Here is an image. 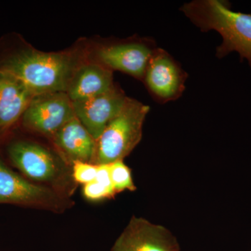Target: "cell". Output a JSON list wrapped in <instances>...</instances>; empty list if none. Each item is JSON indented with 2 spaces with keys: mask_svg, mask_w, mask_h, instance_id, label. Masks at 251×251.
Wrapping results in <instances>:
<instances>
[{
  "mask_svg": "<svg viewBox=\"0 0 251 251\" xmlns=\"http://www.w3.org/2000/svg\"><path fill=\"white\" fill-rule=\"evenodd\" d=\"M87 61L78 50L43 52L34 48L17 50L0 60V70L23 81L36 95L67 92L77 69Z\"/></svg>",
  "mask_w": 251,
  "mask_h": 251,
  "instance_id": "cell-1",
  "label": "cell"
},
{
  "mask_svg": "<svg viewBox=\"0 0 251 251\" xmlns=\"http://www.w3.org/2000/svg\"><path fill=\"white\" fill-rule=\"evenodd\" d=\"M180 11L201 31L214 30L221 36L222 43L216 48L218 58L236 52L251 69V14L234 11L224 0H194L185 3Z\"/></svg>",
  "mask_w": 251,
  "mask_h": 251,
  "instance_id": "cell-2",
  "label": "cell"
},
{
  "mask_svg": "<svg viewBox=\"0 0 251 251\" xmlns=\"http://www.w3.org/2000/svg\"><path fill=\"white\" fill-rule=\"evenodd\" d=\"M150 110L148 105L128 97L97 140L93 163L110 164L128 156L142 139L144 122Z\"/></svg>",
  "mask_w": 251,
  "mask_h": 251,
  "instance_id": "cell-3",
  "label": "cell"
},
{
  "mask_svg": "<svg viewBox=\"0 0 251 251\" xmlns=\"http://www.w3.org/2000/svg\"><path fill=\"white\" fill-rule=\"evenodd\" d=\"M156 42L150 38H133L100 46L96 50V62L113 71L128 74L141 81Z\"/></svg>",
  "mask_w": 251,
  "mask_h": 251,
  "instance_id": "cell-4",
  "label": "cell"
},
{
  "mask_svg": "<svg viewBox=\"0 0 251 251\" xmlns=\"http://www.w3.org/2000/svg\"><path fill=\"white\" fill-rule=\"evenodd\" d=\"M187 73L164 49L157 48L147 67L143 82L153 100L165 104L179 99L186 89Z\"/></svg>",
  "mask_w": 251,
  "mask_h": 251,
  "instance_id": "cell-5",
  "label": "cell"
},
{
  "mask_svg": "<svg viewBox=\"0 0 251 251\" xmlns=\"http://www.w3.org/2000/svg\"><path fill=\"white\" fill-rule=\"evenodd\" d=\"M74 116L67 92H49L35 95L21 120L27 129L52 138Z\"/></svg>",
  "mask_w": 251,
  "mask_h": 251,
  "instance_id": "cell-6",
  "label": "cell"
},
{
  "mask_svg": "<svg viewBox=\"0 0 251 251\" xmlns=\"http://www.w3.org/2000/svg\"><path fill=\"white\" fill-rule=\"evenodd\" d=\"M110 251H180L179 242L164 226L133 216Z\"/></svg>",
  "mask_w": 251,
  "mask_h": 251,
  "instance_id": "cell-7",
  "label": "cell"
},
{
  "mask_svg": "<svg viewBox=\"0 0 251 251\" xmlns=\"http://www.w3.org/2000/svg\"><path fill=\"white\" fill-rule=\"evenodd\" d=\"M60 209L62 200L52 190L31 183L0 159V204Z\"/></svg>",
  "mask_w": 251,
  "mask_h": 251,
  "instance_id": "cell-8",
  "label": "cell"
},
{
  "mask_svg": "<svg viewBox=\"0 0 251 251\" xmlns=\"http://www.w3.org/2000/svg\"><path fill=\"white\" fill-rule=\"evenodd\" d=\"M7 152L12 164L29 179L50 182L60 174L55 156L39 144L18 140L9 145Z\"/></svg>",
  "mask_w": 251,
  "mask_h": 251,
  "instance_id": "cell-9",
  "label": "cell"
},
{
  "mask_svg": "<svg viewBox=\"0 0 251 251\" xmlns=\"http://www.w3.org/2000/svg\"><path fill=\"white\" fill-rule=\"evenodd\" d=\"M127 98L124 91L115 84L103 94L73 105L75 117L97 141L105 127L123 108Z\"/></svg>",
  "mask_w": 251,
  "mask_h": 251,
  "instance_id": "cell-10",
  "label": "cell"
},
{
  "mask_svg": "<svg viewBox=\"0 0 251 251\" xmlns=\"http://www.w3.org/2000/svg\"><path fill=\"white\" fill-rule=\"evenodd\" d=\"M35 95L23 81L0 70V135L22 119Z\"/></svg>",
  "mask_w": 251,
  "mask_h": 251,
  "instance_id": "cell-11",
  "label": "cell"
},
{
  "mask_svg": "<svg viewBox=\"0 0 251 251\" xmlns=\"http://www.w3.org/2000/svg\"><path fill=\"white\" fill-rule=\"evenodd\" d=\"M114 85L113 72L96 61H86L75 72L67 94L75 103L103 94Z\"/></svg>",
  "mask_w": 251,
  "mask_h": 251,
  "instance_id": "cell-12",
  "label": "cell"
},
{
  "mask_svg": "<svg viewBox=\"0 0 251 251\" xmlns=\"http://www.w3.org/2000/svg\"><path fill=\"white\" fill-rule=\"evenodd\" d=\"M52 139L56 147L73 163H93L97 141L75 115L63 126Z\"/></svg>",
  "mask_w": 251,
  "mask_h": 251,
  "instance_id": "cell-13",
  "label": "cell"
},
{
  "mask_svg": "<svg viewBox=\"0 0 251 251\" xmlns=\"http://www.w3.org/2000/svg\"><path fill=\"white\" fill-rule=\"evenodd\" d=\"M110 176L115 193L125 191H135L136 186L132 177L130 168L124 163L118 161L109 164Z\"/></svg>",
  "mask_w": 251,
  "mask_h": 251,
  "instance_id": "cell-14",
  "label": "cell"
},
{
  "mask_svg": "<svg viewBox=\"0 0 251 251\" xmlns=\"http://www.w3.org/2000/svg\"><path fill=\"white\" fill-rule=\"evenodd\" d=\"M98 166L89 162L75 161L73 163V177L79 184L85 185L96 179Z\"/></svg>",
  "mask_w": 251,
  "mask_h": 251,
  "instance_id": "cell-15",
  "label": "cell"
},
{
  "mask_svg": "<svg viewBox=\"0 0 251 251\" xmlns=\"http://www.w3.org/2000/svg\"><path fill=\"white\" fill-rule=\"evenodd\" d=\"M115 193L112 188L94 179L92 182L83 185V195L89 201H97L113 197Z\"/></svg>",
  "mask_w": 251,
  "mask_h": 251,
  "instance_id": "cell-16",
  "label": "cell"
}]
</instances>
